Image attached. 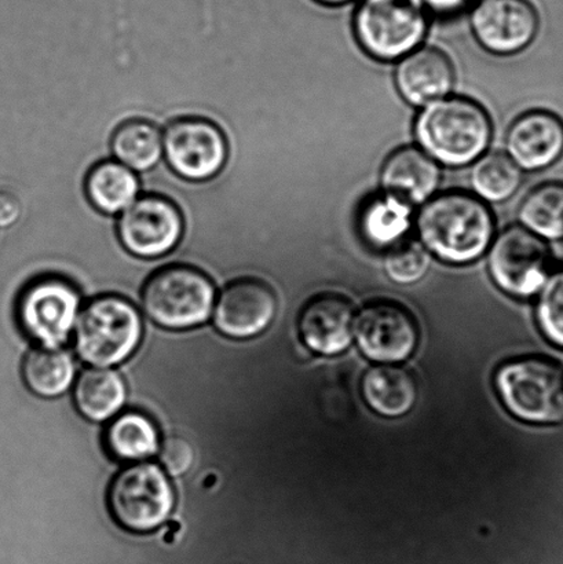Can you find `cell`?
<instances>
[{"label": "cell", "mask_w": 563, "mask_h": 564, "mask_svg": "<svg viewBox=\"0 0 563 564\" xmlns=\"http://www.w3.org/2000/svg\"><path fill=\"white\" fill-rule=\"evenodd\" d=\"M415 226L424 250L455 267L483 258L496 229L487 203L463 191L440 193L422 204Z\"/></svg>", "instance_id": "cell-1"}, {"label": "cell", "mask_w": 563, "mask_h": 564, "mask_svg": "<svg viewBox=\"0 0 563 564\" xmlns=\"http://www.w3.org/2000/svg\"><path fill=\"white\" fill-rule=\"evenodd\" d=\"M492 120L465 97L441 98L418 115L415 135L424 153L446 167L476 163L492 141Z\"/></svg>", "instance_id": "cell-2"}, {"label": "cell", "mask_w": 563, "mask_h": 564, "mask_svg": "<svg viewBox=\"0 0 563 564\" xmlns=\"http://www.w3.org/2000/svg\"><path fill=\"white\" fill-rule=\"evenodd\" d=\"M75 328L77 354L97 368L124 362L140 346L143 332L138 310L118 295L94 299L79 314Z\"/></svg>", "instance_id": "cell-3"}, {"label": "cell", "mask_w": 563, "mask_h": 564, "mask_svg": "<svg viewBox=\"0 0 563 564\" xmlns=\"http://www.w3.org/2000/svg\"><path fill=\"white\" fill-rule=\"evenodd\" d=\"M496 391L507 411L523 423H563V372L550 359L521 358L501 365Z\"/></svg>", "instance_id": "cell-4"}, {"label": "cell", "mask_w": 563, "mask_h": 564, "mask_svg": "<svg viewBox=\"0 0 563 564\" xmlns=\"http://www.w3.org/2000/svg\"><path fill=\"white\" fill-rule=\"evenodd\" d=\"M215 286L207 274L186 264H169L143 286L142 306L163 328L182 330L206 323L213 313Z\"/></svg>", "instance_id": "cell-5"}, {"label": "cell", "mask_w": 563, "mask_h": 564, "mask_svg": "<svg viewBox=\"0 0 563 564\" xmlns=\"http://www.w3.org/2000/svg\"><path fill=\"white\" fill-rule=\"evenodd\" d=\"M429 13L419 0H361L355 14L357 41L373 58L396 61L426 36Z\"/></svg>", "instance_id": "cell-6"}, {"label": "cell", "mask_w": 563, "mask_h": 564, "mask_svg": "<svg viewBox=\"0 0 563 564\" xmlns=\"http://www.w3.org/2000/svg\"><path fill=\"white\" fill-rule=\"evenodd\" d=\"M174 506L173 485L163 469L151 463L126 468L110 486V512L130 532H153L167 521Z\"/></svg>", "instance_id": "cell-7"}, {"label": "cell", "mask_w": 563, "mask_h": 564, "mask_svg": "<svg viewBox=\"0 0 563 564\" xmlns=\"http://www.w3.org/2000/svg\"><path fill=\"white\" fill-rule=\"evenodd\" d=\"M184 218L170 198L145 193L116 220V235L129 256L156 261L170 256L184 236Z\"/></svg>", "instance_id": "cell-8"}, {"label": "cell", "mask_w": 563, "mask_h": 564, "mask_svg": "<svg viewBox=\"0 0 563 564\" xmlns=\"http://www.w3.org/2000/svg\"><path fill=\"white\" fill-rule=\"evenodd\" d=\"M165 164L181 180L204 182L215 178L228 160V142L214 121L184 116L164 126Z\"/></svg>", "instance_id": "cell-9"}, {"label": "cell", "mask_w": 563, "mask_h": 564, "mask_svg": "<svg viewBox=\"0 0 563 564\" xmlns=\"http://www.w3.org/2000/svg\"><path fill=\"white\" fill-rule=\"evenodd\" d=\"M550 261L549 246L521 225L501 231L488 250L495 284L515 297H531L542 290L549 279Z\"/></svg>", "instance_id": "cell-10"}, {"label": "cell", "mask_w": 563, "mask_h": 564, "mask_svg": "<svg viewBox=\"0 0 563 564\" xmlns=\"http://www.w3.org/2000/svg\"><path fill=\"white\" fill-rule=\"evenodd\" d=\"M80 296L61 278H42L22 291L17 315L21 328L43 347L59 348L69 340L79 318Z\"/></svg>", "instance_id": "cell-11"}, {"label": "cell", "mask_w": 563, "mask_h": 564, "mask_svg": "<svg viewBox=\"0 0 563 564\" xmlns=\"http://www.w3.org/2000/svg\"><path fill=\"white\" fill-rule=\"evenodd\" d=\"M355 335L364 356L379 364L404 362L419 345L416 319L405 307L391 302L364 307Z\"/></svg>", "instance_id": "cell-12"}, {"label": "cell", "mask_w": 563, "mask_h": 564, "mask_svg": "<svg viewBox=\"0 0 563 564\" xmlns=\"http://www.w3.org/2000/svg\"><path fill=\"white\" fill-rule=\"evenodd\" d=\"M470 25L479 44L496 55H512L531 46L540 26L529 0H477Z\"/></svg>", "instance_id": "cell-13"}, {"label": "cell", "mask_w": 563, "mask_h": 564, "mask_svg": "<svg viewBox=\"0 0 563 564\" xmlns=\"http://www.w3.org/2000/svg\"><path fill=\"white\" fill-rule=\"evenodd\" d=\"M275 313L278 297L272 288L261 280L241 279L220 293L214 324L225 336L250 339L269 328Z\"/></svg>", "instance_id": "cell-14"}, {"label": "cell", "mask_w": 563, "mask_h": 564, "mask_svg": "<svg viewBox=\"0 0 563 564\" xmlns=\"http://www.w3.org/2000/svg\"><path fill=\"white\" fill-rule=\"evenodd\" d=\"M355 307L338 293H323L308 301L300 318L303 343L320 356H338L355 337Z\"/></svg>", "instance_id": "cell-15"}, {"label": "cell", "mask_w": 563, "mask_h": 564, "mask_svg": "<svg viewBox=\"0 0 563 564\" xmlns=\"http://www.w3.org/2000/svg\"><path fill=\"white\" fill-rule=\"evenodd\" d=\"M506 147L521 170L549 169L563 156V121L549 110L523 113L507 132Z\"/></svg>", "instance_id": "cell-16"}, {"label": "cell", "mask_w": 563, "mask_h": 564, "mask_svg": "<svg viewBox=\"0 0 563 564\" xmlns=\"http://www.w3.org/2000/svg\"><path fill=\"white\" fill-rule=\"evenodd\" d=\"M396 86L408 104L426 107L448 96L454 88V64L437 47H418L401 58L396 69Z\"/></svg>", "instance_id": "cell-17"}, {"label": "cell", "mask_w": 563, "mask_h": 564, "mask_svg": "<svg viewBox=\"0 0 563 564\" xmlns=\"http://www.w3.org/2000/svg\"><path fill=\"white\" fill-rule=\"evenodd\" d=\"M441 170L422 149L405 147L391 153L380 171V185L401 200L424 204L437 192Z\"/></svg>", "instance_id": "cell-18"}, {"label": "cell", "mask_w": 563, "mask_h": 564, "mask_svg": "<svg viewBox=\"0 0 563 564\" xmlns=\"http://www.w3.org/2000/svg\"><path fill=\"white\" fill-rule=\"evenodd\" d=\"M141 192L140 175L118 160L104 159L94 164L86 175L87 202L107 217L123 213L140 197Z\"/></svg>", "instance_id": "cell-19"}, {"label": "cell", "mask_w": 563, "mask_h": 564, "mask_svg": "<svg viewBox=\"0 0 563 564\" xmlns=\"http://www.w3.org/2000/svg\"><path fill=\"white\" fill-rule=\"evenodd\" d=\"M412 206L400 197L382 192L368 198L358 217L364 241L377 250H391L410 234Z\"/></svg>", "instance_id": "cell-20"}, {"label": "cell", "mask_w": 563, "mask_h": 564, "mask_svg": "<svg viewBox=\"0 0 563 564\" xmlns=\"http://www.w3.org/2000/svg\"><path fill=\"white\" fill-rule=\"evenodd\" d=\"M364 401L379 416L399 419L410 413L418 401L415 378L400 367H375L362 378Z\"/></svg>", "instance_id": "cell-21"}, {"label": "cell", "mask_w": 563, "mask_h": 564, "mask_svg": "<svg viewBox=\"0 0 563 564\" xmlns=\"http://www.w3.org/2000/svg\"><path fill=\"white\" fill-rule=\"evenodd\" d=\"M109 151L126 167L145 174L162 162L163 132L145 119L124 120L110 135Z\"/></svg>", "instance_id": "cell-22"}, {"label": "cell", "mask_w": 563, "mask_h": 564, "mask_svg": "<svg viewBox=\"0 0 563 564\" xmlns=\"http://www.w3.org/2000/svg\"><path fill=\"white\" fill-rule=\"evenodd\" d=\"M126 397L124 380L112 369L86 370L77 380L75 389L77 411L96 423L105 422L119 413Z\"/></svg>", "instance_id": "cell-23"}, {"label": "cell", "mask_w": 563, "mask_h": 564, "mask_svg": "<svg viewBox=\"0 0 563 564\" xmlns=\"http://www.w3.org/2000/svg\"><path fill=\"white\" fill-rule=\"evenodd\" d=\"M75 375L74 358L61 348H35L28 354L22 365L28 389L43 398L63 395L74 383Z\"/></svg>", "instance_id": "cell-24"}, {"label": "cell", "mask_w": 563, "mask_h": 564, "mask_svg": "<svg viewBox=\"0 0 563 564\" xmlns=\"http://www.w3.org/2000/svg\"><path fill=\"white\" fill-rule=\"evenodd\" d=\"M521 226L543 240L563 237V182H545L528 193L518 212Z\"/></svg>", "instance_id": "cell-25"}, {"label": "cell", "mask_w": 563, "mask_h": 564, "mask_svg": "<svg viewBox=\"0 0 563 564\" xmlns=\"http://www.w3.org/2000/svg\"><path fill=\"white\" fill-rule=\"evenodd\" d=\"M110 455L120 462H142L159 451L156 425L145 414L124 413L116 419L107 433Z\"/></svg>", "instance_id": "cell-26"}, {"label": "cell", "mask_w": 563, "mask_h": 564, "mask_svg": "<svg viewBox=\"0 0 563 564\" xmlns=\"http://www.w3.org/2000/svg\"><path fill=\"white\" fill-rule=\"evenodd\" d=\"M522 184V170L509 154L490 153L479 158L472 171L476 196L487 203H504L516 195Z\"/></svg>", "instance_id": "cell-27"}, {"label": "cell", "mask_w": 563, "mask_h": 564, "mask_svg": "<svg viewBox=\"0 0 563 564\" xmlns=\"http://www.w3.org/2000/svg\"><path fill=\"white\" fill-rule=\"evenodd\" d=\"M430 269L429 252L421 242L404 241L391 248L385 259L388 278L400 285L416 284Z\"/></svg>", "instance_id": "cell-28"}, {"label": "cell", "mask_w": 563, "mask_h": 564, "mask_svg": "<svg viewBox=\"0 0 563 564\" xmlns=\"http://www.w3.org/2000/svg\"><path fill=\"white\" fill-rule=\"evenodd\" d=\"M538 321L543 335L563 348V269L544 282L538 302Z\"/></svg>", "instance_id": "cell-29"}, {"label": "cell", "mask_w": 563, "mask_h": 564, "mask_svg": "<svg viewBox=\"0 0 563 564\" xmlns=\"http://www.w3.org/2000/svg\"><path fill=\"white\" fill-rule=\"evenodd\" d=\"M195 449L190 441L182 436H171L160 447L159 458L165 473L171 477H184L195 464Z\"/></svg>", "instance_id": "cell-30"}, {"label": "cell", "mask_w": 563, "mask_h": 564, "mask_svg": "<svg viewBox=\"0 0 563 564\" xmlns=\"http://www.w3.org/2000/svg\"><path fill=\"white\" fill-rule=\"evenodd\" d=\"M24 213L22 202L14 189L8 185L0 186V230H8L20 223Z\"/></svg>", "instance_id": "cell-31"}, {"label": "cell", "mask_w": 563, "mask_h": 564, "mask_svg": "<svg viewBox=\"0 0 563 564\" xmlns=\"http://www.w3.org/2000/svg\"><path fill=\"white\" fill-rule=\"evenodd\" d=\"M427 13L451 17L473 8L477 0H419Z\"/></svg>", "instance_id": "cell-32"}, {"label": "cell", "mask_w": 563, "mask_h": 564, "mask_svg": "<svg viewBox=\"0 0 563 564\" xmlns=\"http://www.w3.org/2000/svg\"><path fill=\"white\" fill-rule=\"evenodd\" d=\"M317 2L328 6H339L350 2V0H317Z\"/></svg>", "instance_id": "cell-33"}]
</instances>
